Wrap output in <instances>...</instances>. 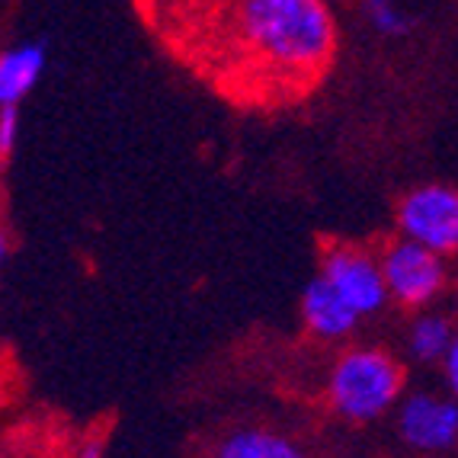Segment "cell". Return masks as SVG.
Instances as JSON below:
<instances>
[{
    "instance_id": "1",
    "label": "cell",
    "mask_w": 458,
    "mask_h": 458,
    "mask_svg": "<svg viewBox=\"0 0 458 458\" xmlns=\"http://www.w3.org/2000/svg\"><path fill=\"white\" fill-rule=\"evenodd\" d=\"M234 32L276 74L311 77L334 58L336 20L324 0H237Z\"/></svg>"
},
{
    "instance_id": "2",
    "label": "cell",
    "mask_w": 458,
    "mask_h": 458,
    "mask_svg": "<svg viewBox=\"0 0 458 458\" xmlns=\"http://www.w3.org/2000/svg\"><path fill=\"white\" fill-rule=\"evenodd\" d=\"M404 388L401 362L385 350L360 346L340 356L330 372V404L340 417L356 423L375 420L397 404Z\"/></svg>"
},
{
    "instance_id": "3",
    "label": "cell",
    "mask_w": 458,
    "mask_h": 458,
    "mask_svg": "<svg viewBox=\"0 0 458 458\" xmlns=\"http://www.w3.org/2000/svg\"><path fill=\"white\" fill-rule=\"evenodd\" d=\"M401 237L417 241L436 253L458 250V190L443 183H427L411 190L397 206Z\"/></svg>"
},
{
    "instance_id": "4",
    "label": "cell",
    "mask_w": 458,
    "mask_h": 458,
    "mask_svg": "<svg viewBox=\"0 0 458 458\" xmlns=\"http://www.w3.org/2000/svg\"><path fill=\"white\" fill-rule=\"evenodd\" d=\"M382 276L388 285V295L404 308L429 305L445 285L443 253L429 250L417 241H394L382 253Z\"/></svg>"
},
{
    "instance_id": "5",
    "label": "cell",
    "mask_w": 458,
    "mask_h": 458,
    "mask_svg": "<svg viewBox=\"0 0 458 458\" xmlns=\"http://www.w3.org/2000/svg\"><path fill=\"white\" fill-rule=\"evenodd\" d=\"M321 276L344 295V301L360 318L378 314L391 298L382 276V260H375L372 253H366L362 247L330 244L324 250Z\"/></svg>"
},
{
    "instance_id": "6",
    "label": "cell",
    "mask_w": 458,
    "mask_h": 458,
    "mask_svg": "<svg viewBox=\"0 0 458 458\" xmlns=\"http://www.w3.org/2000/svg\"><path fill=\"white\" fill-rule=\"evenodd\" d=\"M397 433L417 452H449L458 445V401L455 397L417 391L397 411Z\"/></svg>"
},
{
    "instance_id": "7",
    "label": "cell",
    "mask_w": 458,
    "mask_h": 458,
    "mask_svg": "<svg viewBox=\"0 0 458 458\" xmlns=\"http://www.w3.org/2000/svg\"><path fill=\"white\" fill-rule=\"evenodd\" d=\"M301 314H305V324L311 327V334L324 336V340H340V336L352 334L360 324V314L346 305L344 295L321 273L314 276L305 295H301Z\"/></svg>"
},
{
    "instance_id": "8",
    "label": "cell",
    "mask_w": 458,
    "mask_h": 458,
    "mask_svg": "<svg viewBox=\"0 0 458 458\" xmlns=\"http://www.w3.org/2000/svg\"><path fill=\"white\" fill-rule=\"evenodd\" d=\"M46 68V48L38 42H23L0 55V106H16L36 87Z\"/></svg>"
},
{
    "instance_id": "9",
    "label": "cell",
    "mask_w": 458,
    "mask_h": 458,
    "mask_svg": "<svg viewBox=\"0 0 458 458\" xmlns=\"http://www.w3.org/2000/svg\"><path fill=\"white\" fill-rule=\"evenodd\" d=\"M215 458H305V452L273 429H234L218 443Z\"/></svg>"
},
{
    "instance_id": "10",
    "label": "cell",
    "mask_w": 458,
    "mask_h": 458,
    "mask_svg": "<svg viewBox=\"0 0 458 458\" xmlns=\"http://www.w3.org/2000/svg\"><path fill=\"white\" fill-rule=\"evenodd\" d=\"M455 330L452 321L443 314H420L411 327V352L413 360L420 362H443V356L449 352Z\"/></svg>"
},
{
    "instance_id": "11",
    "label": "cell",
    "mask_w": 458,
    "mask_h": 458,
    "mask_svg": "<svg viewBox=\"0 0 458 458\" xmlns=\"http://www.w3.org/2000/svg\"><path fill=\"white\" fill-rule=\"evenodd\" d=\"M362 10L378 36L397 38L411 32V16L397 7V0H362Z\"/></svg>"
},
{
    "instance_id": "12",
    "label": "cell",
    "mask_w": 458,
    "mask_h": 458,
    "mask_svg": "<svg viewBox=\"0 0 458 458\" xmlns=\"http://www.w3.org/2000/svg\"><path fill=\"white\" fill-rule=\"evenodd\" d=\"M16 131H20V113H16V106H0V151L4 154L13 151Z\"/></svg>"
},
{
    "instance_id": "13",
    "label": "cell",
    "mask_w": 458,
    "mask_h": 458,
    "mask_svg": "<svg viewBox=\"0 0 458 458\" xmlns=\"http://www.w3.org/2000/svg\"><path fill=\"white\" fill-rule=\"evenodd\" d=\"M443 372H445V385H449V394L458 401V334L452 340L449 352L443 356Z\"/></svg>"
},
{
    "instance_id": "14",
    "label": "cell",
    "mask_w": 458,
    "mask_h": 458,
    "mask_svg": "<svg viewBox=\"0 0 458 458\" xmlns=\"http://www.w3.org/2000/svg\"><path fill=\"white\" fill-rule=\"evenodd\" d=\"M77 458H103V445H99V443H87Z\"/></svg>"
},
{
    "instance_id": "15",
    "label": "cell",
    "mask_w": 458,
    "mask_h": 458,
    "mask_svg": "<svg viewBox=\"0 0 458 458\" xmlns=\"http://www.w3.org/2000/svg\"><path fill=\"white\" fill-rule=\"evenodd\" d=\"M7 250H10V247H7V237L0 234V269H4V263H7Z\"/></svg>"
},
{
    "instance_id": "16",
    "label": "cell",
    "mask_w": 458,
    "mask_h": 458,
    "mask_svg": "<svg viewBox=\"0 0 458 458\" xmlns=\"http://www.w3.org/2000/svg\"><path fill=\"white\" fill-rule=\"evenodd\" d=\"M0 154H4V151H0Z\"/></svg>"
}]
</instances>
